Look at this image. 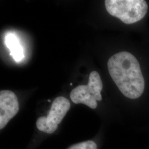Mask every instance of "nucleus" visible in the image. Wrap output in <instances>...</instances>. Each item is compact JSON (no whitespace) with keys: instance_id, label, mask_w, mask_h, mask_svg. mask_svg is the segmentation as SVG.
Returning <instances> with one entry per match:
<instances>
[{"instance_id":"1","label":"nucleus","mask_w":149,"mask_h":149,"mask_svg":"<svg viewBox=\"0 0 149 149\" xmlns=\"http://www.w3.org/2000/svg\"><path fill=\"white\" fill-rule=\"evenodd\" d=\"M112 80L124 96L138 98L144 92L145 80L138 60L128 52L116 54L108 61Z\"/></svg>"},{"instance_id":"2","label":"nucleus","mask_w":149,"mask_h":149,"mask_svg":"<svg viewBox=\"0 0 149 149\" xmlns=\"http://www.w3.org/2000/svg\"><path fill=\"white\" fill-rule=\"evenodd\" d=\"M105 7L112 16L127 24L140 21L146 15L148 6L144 0H106Z\"/></svg>"},{"instance_id":"3","label":"nucleus","mask_w":149,"mask_h":149,"mask_svg":"<svg viewBox=\"0 0 149 149\" xmlns=\"http://www.w3.org/2000/svg\"><path fill=\"white\" fill-rule=\"evenodd\" d=\"M103 83L100 74L95 71L91 72L87 85H80L74 88L70 93V98L75 104L82 103L95 109L97 101H101V92Z\"/></svg>"},{"instance_id":"4","label":"nucleus","mask_w":149,"mask_h":149,"mask_svg":"<svg viewBox=\"0 0 149 149\" xmlns=\"http://www.w3.org/2000/svg\"><path fill=\"white\" fill-rule=\"evenodd\" d=\"M70 108V103L67 98L62 96L58 97L53 102L47 116L38 119L36 123L38 129L46 133H53L69 111Z\"/></svg>"},{"instance_id":"5","label":"nucleus","mask_w":149,"mask_h":149,"mask_svg":"<svg viewBox=\"0 0 149 149\" xmlns=\"http://www.w3.org/2000/svg\"><path fill=\"white\" fill-rule=\"evenodd\" d=\"M19 111V103L16 95L10 90L0 92V129L5 128Z\"/></svg>"},{"instance_id":"6","label":"nucleus","mask_w":149,"mask_h":149,"mask_svg":"<svg viewBox=\"0 0 149 149\" xmlns=\"http://www.w3.org/2000/svg\"><path fill=\"white\" fill-rule=\"evenodd\" d=\"M6 45L10 50V55L16 62H19L24 57L23 48L16 35L8 33L5 38Z\"/></svg>"},{"instance_id":"7","label":"nucleus","mask_w":149,"mask_h":149,"mask_svg":"<svg viewBox=\"0 0 149 149\" xmlns=\"http://www.w3.org/2000/svg\"><path fill=\"white\" fill-rule=\"evenodd\" d=\"M68 149H97V145L93 141H86L79 144H74Z\"/></svg>"},{"instance_id":"8","label":"nucleus","mask_w":149,"mask_h":149,"mask_svg":"<svg viewBox=\"0 0 149 149\" xmlns=\"http://www.w3.org/2000/svg\"><path fill=\"white\" fill-rule=\"evenodd\" d=\"M70 85H71V86L72 85V83H70Z\"/></svg>"},{"instance_id":"9","label":"nucleus","mask_w":149,"mask_h":149,"mask_svg":"<svg viewBox=\"0 0 149 149\" xmlns=\"http://www.w3.org/2000/svg\"><path fill=\"white\" fill-rule=\"evenodd\" d=\"M48 101L49 102H50V100H48Z\"/></svg>"}]
</instances>
